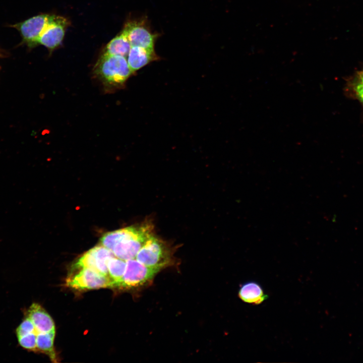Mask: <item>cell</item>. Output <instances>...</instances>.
I'll return each instance as SVG.
<instances>
[{
    "mask_svg": "<svg viewBox=\"0 0 363 363\" xmlns=\"http://www.w3.org/2000/svg\"><path fill=\"white\" fill-rule=\"evenodd\" d=\"M238 295L244 302L253 305H259L268 298L262 286L255 281H249L240 287Z\"/></svg>",
    "mask_w": 363,
    "mask_h": 363,
    "instance_id": "10",
    "label": "cell"
},
{
    "mask_svg": "<svg viewBox=\"0 0 363 363\" xmlns=\"http://www.w3.org/2000/svg\"><path fill=\"white\" fill-rule=\"evenodd\" d=\"M154 225L147 220L105 233L101 238V246L111 250L114 256L127 261L135 259L141 248L153 233Z\"/></svg>",
    "mask_w": 363,
    "mask_h": 363,
    "instance_id": "1",
    "label": "cell"
},
{
    "mask_svg": "<svg viewBox=\"0 0 363 363\" xmlns=\"http://www.w3.org/2000/svg\"><path fill=\"white\" fill-rule=\"evenodd\" d=\"M66 285L72 288L82 290L112 287V281L108 276L91 269H83L66 280Z\"/></svg>",
    "mask_w": 363,
    "mask_h": 363,
    "instance_id": "5",
    "label": "cell"
},
{
    "mask_svg": "<svg viewBox=\"0 0 363 363\" xmlns=\"http://www.w3.org/2000/svg\"><path fill=\"white\" fill-rule=\"evenodd\" d=\"M34 332H37L35 326L31 320L28 316L21 322L16 329L17 337Z\"/></svg>",
    "mask_w": 363,
    "mask_h": 363,
    "instance_id": "17",
    "label": "cell"
},
{
    "mask_svg": "<svg viewBox=\"0 0 363 363\" xmlns=\"http://www.w3.org/2000/svg\"><path fill=\"white\" fill-rule=\"evenodd\" d=\"M96 76L108 87H117L124 84L133 73L127 58L103 53L94 68Z\"/></svg>",
    "mask_w": 363,
    "mask_h": 363,
    "instance_id": "2",
    "label": "cell"
},
{
    "mask_svg": "<svg viewBox=\"0 0 363 363\" xmlns=\"http://www.w3.org/2000/svg\"><path fill=\"white\" fill-rule=\"evenodd\" d=\"M37 333L55 334L54 322L47 312L38 304L33 303L27 311Z\"/></svg>",
    "mask_w": 363,
    "mask_h": 363,
    "instance_id": "9",
    "label": "cell"
},
{
    "mask_svg": "<svg viewBox=\"0 0 363 363\" xmlns=\"http://www.w3.org/2000/svg\"><path fill=\"white\" fill-rule=\"evenodd\" d=\"M49 15L42 14L31 17L16 25L25 42L33 46L38 44V40L46 26Z\"/></svg>",
    "mask_w": 363,
    "mask_h": 363,
    "instance_id": "8",
    "label": "cell"
},
{
    "mask_svg": "<svg viewBox=\"0 0 363 363\" xmlns=\"http://www.w3.org/2000/svg\"><path fill=\"white\" fill-rule=\"evenodd\" d=\"M83 269H91L98 272V261L93 248L81 256L72 266L73 271Z\"/></svg>",
    "mask_w": 363,
    "mask_h": 363,
    "instance_id": "14",
    "label": "cell"
},
{
    "mask_svg": "<svg viewBox=\"0 0 363 363\" xmlns=\"http://www.w3.org/2000/svg\"><path fill=\"white\" fill-rule=\"evenodd\" d=\"M347 88L352 96L363 105V85L351 79L347 84Z\"/></svg>",
    "mask_w": 363,
    "mask_h": 363,
    "instance_id": "18",
    "label": "cell"
},
{
    "mask_svg": "<svg viewBox=\"0 0 363 363\" xmlns=\"http://www.w3.org/2000/svg\"><path fill=\"white\" fill-rule=\"evenodd\" d=\"M157 58L154 50L139 46H131L127 56L128 64L133 73Z\"/></svg>",
    "mask_w": 363,
    "mask_h": 363,
    "instance_id": "11",
    "label": "cell"
},
{
    "mask_svg": "<svg viewBox=\"0 0 363 363\" xmlns=\"http://www.w3.org/2000/svg\"><path fill=\"white\" fill-rule=\"evenodd\" d=\"M54 336V334L38 333L36 345L37 350L44 352L49 356L53 362H56V354L53 347Z\"/></svg>",
    "mask_w": 363,
    "mask_h": 363,
    "instance_id": "13",
    "label": "cell"
},
{
    "mask_svg": "<svg viewBox=\"0 0 363 363\" xmlns=\"http://www.w3.org/2000/svg\"><path fill=\"white\" fill-rule=\"evenodd\" d=\"M351 80L363 85V70L358 71Z\"/></svg>",
    "mask_w": 363,
    "mask_h": 363,
    "instance_id": "19",
    "label": "cell"
},
{
    "mask_svg": "<svg viewBox=\"0 0 363 363\" xmlns=\"http://www.w3.org/2000/svg\"><path fill=\"white\" fill-rule=\"evenodd\" d=\"M68 24L64 17L49 15L47 24L38 40V44L50 50L55 49L62 43Z\"/></svg>",
    "mask_w": 363,
    "mask_h": 363,
    "instance_id": "6",
    "label": "cell"
},
{
    "mask_svg": "<svg viewBox=\"0 0 363 363\" xmlns=\"http://www.w3.org/2000/svg\"><path fill=\"white\" fill-rule=\"evenodd\" d=\"M131 47V45L126 34L122 31L107 43L103 53L121 55L127 58Z\"/></svg>",
    "mask_w": 363,
    "mask_h": 363,
    "instance_id": "12",
    "label": "cell"
},
{
    "mask_svg": "<svg viewBox=\"0 0 363 363\" xmlns=\"http://www.w3.org/2000/svg\"><path fill=\"white\" fill-rule=\"evenodd\" d=\"M37 334L36 332H34L17 337L20 345L28 350L37 351Z\"/></svg>",
    "mask_w": 363,
    "mask_h": 363,
    "instance_id": "16",
    "label": "cell"
},
{
    "mask_svg": "<svg viewBox=\"0 0 363 363\" xmlns=\"http://www.w3.org/2000/svg\"><path fill=\"white\" fill-rule=\"evenodd\" d=\"M126 268L122 278L113 288L127 289L145 285L151 281L161 270L149 267L133 259L126 261Z\"/></svg>",
    "mask_w": 363,
    "mask_h": 363,
    "instance_id": "4",
    "label": "cell"
},
{
    "mask_svg": "<svg viewBox=\"0 0 363 363\" xmlns=\"http://www.w3.org/2000/svg\"><path fill=\"white\" fill-rule=\"evenodd\" d=\"M173 249L154 233L138 253L136 259L149 267L161 270L174 262Z\"/></svg>",
    "mask_w": 363,
    "mask_h": 363,
    "instance_id": "3",
    "label": "cell"
},
{
    "mask_svg": "<svg viewBox=\"0 0 363 363\" xmlns=\"http://www.w3.org/2000/svg\"><path fill=\"white\" fill-rule=\"evenodd\" d=\"M123 31L126 34L131 46L154 50L157 35L152 33L144 21L129 22L126 24Z\"/></svg>",
    "mask_w": 363,
    "mask_h": 363,
    "instance_id": "7",
    "label": "cell"
},
{
    "mask_svg": "<svg viewBox=\"0 0 363 363\" xmlns=\"http://www.w3.org/2000/svg\"><path fill=\"white\" fill-rule=\"evenodd\" d=\"M126 261L115 258H110L107 264L108 276L112 281V287L123 277L126 268Z\"/></svg>",
    "mask_w": 363,
    "mask_h": 363,
    "instance_id": "15",
    "label": "cell"
}]
</instances>
